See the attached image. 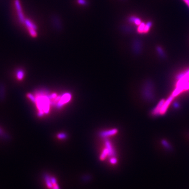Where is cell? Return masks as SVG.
<instances>
[{
    "label": "cell",
    "instance_id": "52a82bcc",
    "mask_svg": "<svg viewBox=\"0 0 189 189\" xmlns=\"http://www.w3.org/2000/svg\"><path fill=\"white\" fill-rule=\"evenodd\" d=\"M118 132L117 129H111L107 130H104L102 131L99 133V136L100 137L106 139L107 138L112 136L113 135H115L116 134H117Z\"/></svg>",
    "mask_w": 189,
    "mask_h": 189
},
{
    "label": "cell",
    "instance_id": "277c9868",
    "mask_svg": "<svg viewBox=\"0 0 189 189\" xmlns=\"http://www.w3.org/2000/svg\"><path fill=\"white\" fill-rule=\"evenodd\" d=\"M143 96L145 99L148 100L152 99L154 97L153 87L151 83L147 82L143 87Z\"/></svg>",
    "mask_w": 189,
    "mask_h": 189
},
{
    "label": "cell",
    "instance_id": "7a4b0ae2",
    "mask_svg": "<svg viewBox=\"0 0 189 189\" xmlns=\"http://www.w3.org/2000/svg\"><path fill=\"white\" fill-rule=\"evenodd\" d=\"M189 92V68L177 74L175 77V87L168 99L172 102L174 98Z\"/></svg>",
    "mask_w": 189,
    "mask_h": 189
},
{
    "label": "cell",
    "instance_id": "2e32d148",
    "mask_svg": "<svg viewBox=\"0 0 189 189\" xmlns=\"http://www.w3.org/2000/svg\"><path fill=\"white\" fill-rule=\"evenodd\" d=\"M78 2L80 4H82V5H85L86 4V1L85 0H78Z\"/></svg>",
    "mask_w": 189,
    "mask_h": 189
},
{
    "label": "cell",
    "instance_id": "4fadbf2b",
    "mask_svg": "<svg viewBox=\"0 0 189 189\" xmlns=\"http://www.w3.org/2000/svg\"><path fill=\"white\" fill-rule=\"evenodd\" d=\"M57 137L59 139H66V138H67V135L64 132H60V133H58L57 135Z\"/></svg>",
    "mask_w": 189,
    "mask_h": 189
},
{
    "label": "cell",
    "instance_id": "9a60e30c",
    "mask_svg": "<svg viewBox=\"0 0 189 189\" xmlns=\"http://www.w3.org/2000/svg\"><path fill=\"white\" fill-rule=\"evenodd\" d=\"M5 133L4 132V131L0 128V137H5Z\"/></svg>",
    "mask_w": 189,
    "mask_h": 189
},
{
    "label": "cell",
    "instance_id": "ba28073f",
    "mask_svg": "<svg viewBox=\"0 0 189 189\" xmlns=\"http://www.w3.org/2000/svg\"><path fill=\"white\" fill-rule=\"evenodd\" d=\"M105 143L106 148L107 149L108 152H109V157H113L115 155L116 152L111 142H110V140L108 139H106Z\"/></svg>",
    "mask_w": 189,
    "mask_h": 189
},
{
    "label": "cell",
    "instance_id": "3957f363",
    "mask_svg": "<svg viewBox=\"0 0 189 189\" xmlns=\"http://www.w3.org/2000/svg\"><path fill=\"white\" fill-rule=\"evenodd\" d=\"M72 94L70 93H65L64 94L60 95V100L56 104L55 107L57 109H60L68 103L72 99Z\"/></svg>",
    "mask_w": 189,
    "mask_h": 189
},
{
    "label": "cell",
    "instance_id": "7c38bea8",
    "mask_svg": "<svg viewBox=\"0 0 189 189\" xmlns=\"http://www.w3.org/2000/svg\"><path fill=\"white\" fill-rule=\"evenodd\" d=\"M161 143L163 145V147L168 150H171L172 149L171 145L168 143L165 140H163L161 141Z\"/></svg>",
    "mask_w": 189,
    "mask_h": 189
},
{
    "label": "cell",
    "instance_id": "5bb4252c",
    "mask_svg": "<svg viewBox=\"0 0 189 189\" xmlns=\"http://www.w3.org/2000/svg\"><path fill=\"white\" fill-rule=\"evenodd\" d=\"M117 159L116 158L114 157L111 158V159H110V163L112 164V165H115V164L117 163Z\"/></svg>",
    "mask_w": 189,
    "mask_h": 189
},
{
    "label": "cell",
    "instance_id": "5b68a950",
    "mask_svg": "<svg viewBox=\"0 0 189 189\" xmlns=\"http://www.w3.org/2000/svg\"><path fill=\"white\" fill-rule=\"evenodd\" d=\"M46 186L49 189H60L56 179L53 177L46 175L45 177Z\"/></svg>",
    "mask_w": 189,
    "mask_h": 189
},
{
    "label": "cell",
    "instance_id": "6da1fadb",
    "mask_svg": "<svg viewBox=\"0 0 189 189\" xmlns=\"http://www.w3.org/2000/svg\"><path fill=\"white\" fill-rule=\"evenodd\" d=\"M34 95V104H35L37 109V115L39 117H42L49 113L51 106L54 105V100L58 96L56 93L50 94L44 90H38Z\"/></svg>",
    "mask_w": 189,
    "mask_h": 189
},
{
    "label": "cell",
    "instance_id": "8992f818",
    "mask_svg": "<svg viewBox=\"0 0 189 189\" xmlns=\"http://www.w3.org/2000/svg\"><path fill=\"white\" fill-rule=\"evenodd\" d=\"M14 5L16 8V12L18 13V20L21 23L24 24L25 18L24 17L23 12L22 11V6L20 0H14Z\"/></svg>",
    "mask_w": 189,
    "mask_h": 189
},
{
    "label": "cell",
    "instance_id": "9c48e42d",
    "mask_svg": "<svg viewBox=\"0 0 189 189\" xmlns=\"http://www.w3.org/2000/svg\"><path fill=\"white\" fill-rule=\"evenodd\" d=\"M24 24L26 26V28H28V30L29 29H35L37 30V28L36 26V25L34 24L33 22L31 21V20H29L28 18H25V21H24Z\"/></svg>",
    "mask_w": 189,
    "mask_h": 189
},
{
    "label": "cell",
    "instance_id": "8fae6325",
    "mask_svg": "<svg viewBox=\"0 0 189 189\" xmlns=\"http://www.w3.org/2000/svg\"><path fill=\"white\" fill-rule=\"evenodd\" d=\"M108 156H109V152H108L107 149L105 148L103 150L101 155H100V160L102 161H103Z\"/></svg>",
    "mask_w": 189,
    "mask_h": 189
},
{
    "label": "cell",
    "instance_id": "30bf717a",
    "mask_svg": "<svg viewBox=\"0 0 189 189\" xmlns=\"http://www.w3.org/2000/svg\"><path fill=\"white\" fill-rule=\"evenodd\" d=\"M25 76V72L22 69H18L16 70V76L18 80H23Z\"/></svg>",
    "mask_w": 189,
    "mask_h": 189
}]
</instances>
